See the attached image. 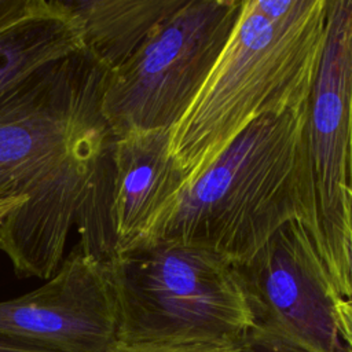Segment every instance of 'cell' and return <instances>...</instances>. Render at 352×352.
Wrapping results in <instances>:
<instances>
[{
  "mask_svg": "<svg viewBox=\"0 0 352 352\" xmlns=\"http://www.w3.org/2000/svg\"><path fill=\"white\" fill-rule=\"evenodd\" d=\"M243 0H184L136 52L110 72L102 114L113 133L172 129L221 54Z\"/></svg>",
  "mask_w": 352,
  "mask_h": 352,
  "instance_id": "5b68a950",
  "label": "cell"
},
{
  "mask_svg": "<svg viewBox=\"0 0 352 352\" xmlns=\"http://www.w3.org/2000/svg\"><path fill=\"white\" fill-rule=\"evenodd\" d=\"M107 263L118 342L243 341L254 318L234 263L206 248L153 239Z\"/></svg>",
  "mask_w": 352,
  "mask_h": 352,
  "instance_id": "277c9868",
  "label": "cell"
},
{
  "mask_svg": "<svg viewBox=\"0 0 352 352\" xmlns=\"http://www.w3.org/2000/svg\"><path fill=\"white\" fill-rule=\"evenodd\" d=\"M184 183V175L172 155L170 129L114 136L107 192L111 257L158 235Z\"/></svg>",
  "mask_w": 352,
  "mask_h": 352,
  "instance_id": "9c48e42d",
  "label": "cell"
},
{
  "mask_svg": "<svg viewBox=\"0 0 352 352\" xmlns=\"http://www.w3.org/2000/svg\"><path fill=\"white\" fill-rule=\"evenodd\" d=\"M26 201V198H8V199H1L0 201V220H3L10 212H12L14 209L19 208L23 202Z\"/></svg>",
  "mask_w": 352,
  "mask_h": 352,
  "instance_id": "e0dca14e",
  "label": "cell"
},
{
  "mask_svg": "<svg viewBox=\"0 0 352 352\" xmlns=\"http://www.w3.org/2000/svg\"><path fill=\"white\" fill-rule=\"evenodd\" d=\"M307 144L314 239L337 297L348 301L345 192L352 190V0H329L324 47L308 104Z\"/></svg>",
  "mask_w": 352,
  "mask_h": 352,
  "instance_id": "8992f818",
  "label": "cell"
},
{
  "mask_svg": "<svg viewBox=\"0 0 352 352\" xmlns=\"http://www.w3.org/2000/svg\"><path fill=\"white\" fill-rule=\"evenodd\" d=\"M109 352H267L243 341L194 342V344H122L117 342Z\"/></svg>",
  "mask_w": 352,
  "mask_h": 352,
  "instance_id": "7c38bea8",
  "label": "cell"
},
{
  "mask_svg": "<svg viewBox=\"0 0 352 352\" xmlns=\"http://www.w3.org/2000/svg\"><path fill=\"white\" fill-rule=\"evenodd\" d=\"M184 0H62L76 21L82 51L109 73L126 62Z\"/></svg>",
  "mask_w": 352,
  "mask_h": 352,
  "instance_id": "30bf717a",
  "label": "cell"
},
{
  "mask_svg": "<svg viewBox=\"0 0 352 352\" xmlns=\"http://www.w3.org/2000/svg\"><path fill=\"white\" fill-rule=\"evenodd\" d=\"M345 231H346V253H348V279L349 300L352 301V190L345 192Z\"/></svg>",
  "mask_w": 352,
  "mask_h": 352,
  "instance_id": "9a60e30c",
  "label": "cell"
},
{
  "mask_svg": "<svg viewBox=\"0 0 352 352\" xmlns=\"http://www.w3.org/2000/svg\"><path fill=\"white\" fill-rule=\"evenodd\" d=\"M336 316L340 334L348 352H352V301H338Z\"/></svg>",
  "mask_w": 352,
  "mask_h": 352,
  "instance_id": "5bb4252c",
  "label": "cell"
},
{
  "mask_svg": "<svg viewBox=\"0 0 352 352\" xmlns=\"http://www.w3.org/2000/svg\"><path fill=\"white\" fill-rule=\"evenodd\" d=\"M82 50L76 21L60 0L34 8L0 32V94L41 66Z\"/></svg>",
  "mask_w": 352,
  "mask_h": 352,
  "instance_id": "8fae6325",
  "label": "cell"
},
{
  "mask_svg": "<svg viewBox=\"0 0 352 352\" xmlns=\"http://www.w3.org/2000/svg\"><path fill=\"white\" fill-rule=\"evenodd\" d=\"M308 104L252 121L183 187L154 239L206 248L239 265L290 221L314 236Z\"/></svg>",
  "mask_w": 352,
  "mask_h": 352,
  "instance_id": "3957f363",
  "label": "cell"
},
{
  "mask_svg": "<svg viewBox=\"0 0 352 352\" xmlns=\"http://www.w3.org/2000/svg\"><path fill=\"white\" fill-rule=\"evenodd\" d=\"M0 352H50L26 344H19L7 338L0 337Z\"/></svg>",
  "mask_w": 352,
  "mask_h": 352,
  "instance_id": "2e32d148",
  "label": "cell"
},
{
  "mask_svg": "<svg viewBox=\"0 0 352 352\" xmlns=\"http://www.w3.org/2000/svg\"><path fill=\"white\" fill-rule=\"evenodd\" d=\"M118 331L107 263L80 243L43 286L0 301V337L44 351L109 352Z\"/></svg>",
  "mask_w": 352,
  "mask_h": 352,
  "instance_id": "ba28073f",
  "label": "cell"
},
{
  "mask_svg": "<svg viewBox=\"0 0 352 352\" xmlns=\"http://www.w3.org/2000/svg\"><path fill=\"white\" fill-rule=\"evenodd\" d=\"M37 0H0V32L28 15Z\"/></svg>",
  "mask_w": 352,
  "mask_h": 352,
  "instance_id": "4fadbf2b",
  "label": "cell"
},
{
  "mask_svg": "<svg viewBox=\"0 0 352 352\" xmlns=\"http://www.w3.org/2000/svg\"><path fill=\"white\" fill-rule=\"evenodd\" d=\"M254 318L248 340L267 352H348L333 287L315 239L301 221L280 227L236 265Z\"/></svg>",
  "mask_w": 352,
  "mask_h": 352,
  "instance_id": "52a82bcc",
  "label": "cell"
},
{
  "mask_svg": "<svg viewBox=\"0 0 352 352\" xmlns=\"http://www.w3.org/2000/svg\"><path fill=\"white\" fill-rule=\"evenodd\" d=\"M109 72L82 50L0 94V250L21 278L50 279L80 223L113 143L102 114Z\"/></svg>",
  "mask_w": 352,
  "mask_h": 352,
  "instance_id": "6da1fadb",
  "label": "cell"
},
{
  "mask_svg": "<svg viewBox=\"0 0 352 352\" xmlns=\"http://www.w3.org/2000/svg\"><path fill=\"white\" fill-rule=\"evenodd\" d=\"M329 0H243L239 18L198 95L170 129L184 186L256 118L309 103Z\"/></svg>",
  "mask_w": 352,
  "mask_h": 352,
  "instance_id": "7a4b0ae2",
  "label": "cell"
}]
</instances>
